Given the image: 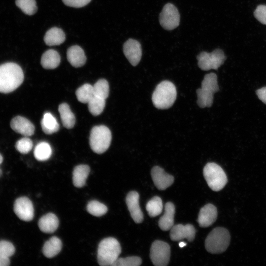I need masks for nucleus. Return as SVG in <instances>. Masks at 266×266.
Returning <instances> with one entry per match:
<instances>
[{
	"label": "nucleus",
	"mask_w": 266,
	"mask_h": 266,
	"mask_svg": "<svg viewBox=\"0 0 266 266\" xmlns=\"http://www.w3.org/2000/svg\"><path fill=\"white\" fill-rule=\"evenodd\" d=\"M21 67L14 63H7L0 66V92L10 93L18 88L24 80Z\"/></svg>",
	"instance_id": "1"
},
{
	"label": "nucleus",
	"mask_w": 266,
	"mask_h": 266,
	"mask_svg": "<svg viewBox=\"0 0 266 266\" xmlns=\"http://www.w3.org/2000/svg\"><path fill=\"white\" fill-rule=\"evenodd\" d=\"M176 89L174 85L167 80L160 83L156 87L152 96L154 105L158 109L170 107L176 98Z\"/></svg>",
	"instance_id": "2"
},
{
	"label": "nucleus",
	"mask_w": 266,
	"mask_h": 266,
	"mask_svg": "<svg viewBox=\"0 0 266 266\" xmlns=\"http://www.w3.org/2000/svg\"><path fill=\"white\" fill-rule=\"evenodd\" d=\"M121 252V245L116 239L107 237L102 239L98 248L97 258L99 264L101 266H111L118 258Z\"/></svg>",
	"instance_id": "3"
},
{
	"label": "nucleus",
	"mask_w": 266,
	"mask_h": 266,
	"mask_svg": "<svg viewBox=\"0 0 266 266\" xmlns=\"http://www.w3.org/2000/svg\"><path fill=\"white\" fill-rule=\"evenodd\" d=\"M217 76L212 72L206 74L201 82V87L197 89V103L201 108L212 106L214 94L219 91Z\"/></svg>",
	"instance_id": "4"
},
{
	"label": "nucleus",
	"mask_w": 266,
	"mask_h": 266,
	"mask_svg": "<svg viewBox=\"0 0 266 266\" xmlns=\"http://www.w3.org/2000/svg\"><path fill=\"white\" fill-rule=\"evenodd\" d=\"M231 236L225 228L217 227L208 234L205 241V247L207 252L212 254L224 252L228 248Z\"/></svg>",
	"instance_id": "5"
},
{
	"label": "nucleus",
	"mask_w": 266,
	"mask_h": 266,
	"mask_svg": "<svg viewBox=\"0 0 266 266\" xmlns=\"http://www.w3.org/2000/svg\"><path fill=\"white\" fill-rule=\"evenodd\" d=\"M111 133L105 126L94 127L90 132V146L96 153L102 154L109 148L111 141Z\"/></svg>",
	"instance_id": "6"
},
{
	"label": "nucleus",
	"mask_w": 266,
	"mask_h": 266,
	"mask_svg": "<svg viewBox=\"0 0 266 266\" xmlns=\"http://www.w3.org/2000/svg\"><path fill=\"white\" fill-rule=\"evenodd\" d=\"M203 173L208 186L214 191L221 190L227 183L226 174L216 163H207L203 168Z\"/></svg>",
	"instance_id": "7"
},
{
	"label": "nucleus",
	"mask_w": 266,
	"mask_h": 266,
	"mask_svg": "<svg viewBox=\"0 0 266 266\" xmlns=\"http://www.w3.org/2000/svg\"><path fill=\"white\" fill-rule=\"evenodd\" d=\"M199 67L203 70L217 69L226 59L224 52L216 49L211 53L201 52L197 57Z\"/></svg>",
	"instance_id": "8"
},
{
	"label": "nucleus",
	"mask_w": 266,
	"mask_h": 266,
	"mask_svg": "<svg viewBox=\"0 0 266 266\" xmlns=\"http://www.w3.org/2000/svg\"><path fill=\"white\" fill-rule=\"evenodd\" d=\"M170 247L168 244L161 241L155 240L150 248V258L156 266H166L169 262Z\"/></svg>",
	"instance_id": "9"
},
{
	"label": "nucleus",
	"mask_w": 266,
	"mask_h": 266,
	"mask_svg": "<svg viewBox=\"0 0 266 266\" xmlns=\"http://www.w3.org/2000/svg\"><path fill=\"white\" fill-rule=\"evenodd\" d=\"M159 21L165 30L169 31L177 28L180 23V15L177 8L170 3L165 5L160 14Z\"/></svg>",
	"instance_id": "10"
},
{
	"label": "nucleus",
	"mask_w": 266,
	"mask_h": 266,
	"mask_svg": "<svg viewBox=\"0 0 266 266\" xmlns=\"http://www.w3.org/2000/svg\"><path fill=\"white\" fill-rule=\"evenodd\" d=\"M14 211L21 220L25 221H31L34 216V209L32 202L25 197L19 198L15 200Z\"/></svg>",
	"instance_id": "11"
},
{
	"label": "nucleus",
	"mask_w": 266,
	"mask_h": 266,
	"mask_svg": "<svg viewBox=\"0 0 266 266\" xmlns=\"http://www.w3.org/2000/svg\"><path fill=\"white\" fill-rule=\"evenodd\" d=\"M123 52L131 64L135 66L141 60L142 56L141 44L137 40L130 38L123 45Z\"/></svg>",
	"instance_id": "12"
},
{
	"label": "nucleus",
	"mask_w": 266,
	"mask_h": 266,
	"mask_svg": "<svg viewBox=\"0 0 266 266\" xmlns=\"http://www.w3.org/2000/svg\"><path fill=\"white\" fill-rule=\"evenodd\" d=\"M196 230L191 224H177L173 225L170 231V237L173 241H180L187 239L192 241L195 236Z\"/></svg>",
	"instance_id": "13"
},
{
	"label": "nucleus",
	"mask_w": 266,
	"mask_h": 266,
	"mask_svg": "<svg viewBox=\"0 0 266 266\" xmlns=\"http://www.w3.org/2000/svg\"><path fill=\"white\" fill-rule=\"evenodd\" d=\"M139 196L136 191H131L127 195L126 202L132 219L136 223L143 220V214L139 204Z\"/></svg>",
	"instance_id": "14"
},
{
	"label": "nucleus",
	"mask_w": 266,
	"mask_h": 266,
	"mask_svg": "<svg viewBox=\"0 0 266 266\" xmlns=\"http://www.w3.org/2000/svg\"><path fill=\"white\" fill-rule=\"evenodd\" d=\"M151 174L155 185L159 190H164L173 183V176L166 173L159 166L152 168Z\"/></svg>",
	"instance_id": "15"
},
{
	"label": "nucleus",
	"mask_w": 266,
	"mask_h": 266,
	"mask_svg": "<svg viewBox=\"0 0 266 266\" xmlns=\"http://www.w3.org/2000/svg\"><path fill=\"white\" fill-rule=\"evenodd\" d=\"M216 207L211 203L205 205L200 209L198 221L201 227H208L213 224L217 217Z\"/></svg>",
	"instance_id": "16"
},
{
	"label": "nucleus",
	"mask_w": 266,
	"mask_h": 266,
	"mask_svg": "<svg viewBox=\"0 0 266 266\" xmlns=\"http://www.w3.org/2000/svg\"><path fill=\"white\" fill-rule=\"evenodd\" d=\"M10 126L13 130L25 136H31L34 133V127L27 118L18 116L11 121Z\"/></svg>",
	"instance_id": "17"
},
{
	"label": "nucleus",
	"mask_w": 266,
	"mask_h": 266,
	"mask_svg": "<svg viewBox=\"0 0 266 266\" xmlns=\"http://www.w3.org/2000/svg\"><path fill=\"white\" fill-rule=\"evenodd\" d=\"M66 56L68 62L75 67L83 66L86 62L83 50L78 45L70 47L67 50Z\"/></svg>",
	"instance_id": "18"
},
{
	"label": "nucleus",
	"mask_w": 266,
	"mask_h": 266,
	"mask_svg": "<svg viewBox=\"0 0 266 266\" xmlns=\"http://www.w3.org/2000/svg\"><path fill=\"white\" fill-rule=\"evenodd\" d=\"M175 206L171 202L166 203L165 205V212L160 218L158 224L160 229L164 231H168L174 225Z\"/></svg>",
	"instance_id": "19"
},
{
	"label": "nucleus",
	"mask_w": 266,
	"mask_h": 266,
	"mask_svg": "<svg viewBox=\"0 0 266 266\" xmlns=\"http://www.w3.org/2000/svg\"><path fill=\"white\" fill-rule=\"evenodd\" d=\"M59 223L57 217L53 213H49L40 218L38 225L41 232L52 233L57 229Z\"/></svg>",
	"instance_id": "20"
},
{
	"label": "nucleus",
	"mask_w": 266,
	"mask_h": 266,
	"mask_svg": "<svg viewBox=\"0 0 266 266\" xmlns=\"http://www.w3.org/2000/svg\"><path fill=\"white\" fill-rule=\"evenodd\" d=\"M66 39V36L63 31L58 28L53 27L46 33L44 41L48 46L59 45L63 43Z\"/></svg>",
	"instance_id": "21"
},
{
	"label": "nucleus",
	"mask_w": 266,
	"mask_h": 266,
	"mask_svg": "<svg viewBox=\"0 0 266 266\" xmlns=\"http://www.w3.org/2000/svg\"><path fill=\"white\" fill-rule=\"evenodd\" d=\"M61 62V57L57 51L49 49L45 51L41 58V65L45 69H54Z\"/></svg>",
	"instance_id": "22"
},
{
	"label": "nucleus",
	"mask_w": 266,
	"mask_h": 266,
	"mask_svg": "<svg viewBox=\"0 0 266 266\" xmlns=\"http://www.w3.org/2000/svg\"><path fill=\"white\" fill-rule=\"evenodd\" d=\"M90 170V167L86 165H80L74 167L72 173V181L74 186L80 188L85 185Z\"/></svg>",
	"instance_id": "23"
},
{
	"label": "nucleus",
	"mask_w": 266,
	"mask_h": 266,
	"mask_svg": "<svg viewBox=\"0 0 266 266\" xmlns=\"http://www.w3.org/2000/svg\"><path fill=\"white\" fill-rule=\"evenodd\" d=\"M62 247L61 240L57 236H52L44 243L42 252L45 257L51 258L61 251Z\"/></svg>",
	"instance_id": "24"
},
{
	"label": "nucleus",
	"mask_w": 266,
	"mask_h": 266,
	"mask_svg": "<svg viewBox=\"0 0 266 266\" xmlns=\"http://www.w3.org/2000/svg\"><path fill=\"white\" fill-rule=\"evenodd\" d=\"M58 110L63 126L67 129L72 128L75 123V117L66 103L60 104Z\"/></svg>",
	"instance_id": "25"
},
{
	"label": "nucleus",
	"mask_w": 266,
	"mask_h": 266,
	"mask_svg": "<svg viewBox=\"0 0 266 266\" xmlns=\"http://www.w3.org/2000/svg\"><path fill=\"white\" fill-rule=\"evenodd\" d=\"M42 131L47 134L57 132L59 129V125L56 119L50 113H45L41 121Z\"/></svg>",
	"instance_id": "26"
},
{
	"label": "nucleus",
	"mask_w": 266,
	"mask_h": 266,
	"mask_svg": "<svg viewBox=\"0 0 266 266\" xmlns=\"http://www.w3.org/2000/svg\"><path fill=\"white\" fill-rule=\"evenodd\" d=\"M33 154L34 157L38 161H46L51 156L52 149L50 144L47 142H41L35 147Z\"/></svg>",
	"instance_id": "27"
},
{
	"label": "nucleus",
	"mask_w": 266,
	"mask_h": 266,
	"mask_svg": "<svg viewBox=\"0 0 266 266\" xmlns=\"http://www.w3.org/2000/svg\"><path fill=\"white\" fill-rule=\"evenodd\" d=\"M163 208L162 200L158 196L152 198L147 202L146 205V210L151 217H154L160 214Z\"/></svg>",
	"instance_id": "28"
},
{
	"label": "nucleus",
	"mask_w": 266,
	"mask_h": 266,
	"mask_svg": "<svg viewBox=\"0 0 266 266\" xmlns=\"http://www.w3.org/2000/svg\"><path fill=\"white\" fill-rule=\"evenodd\" d=\"M77 100L82 103H87L94 96L93 87L89 84H85L76 91Z\"/></svg>",
	"instance_id": "29"
},
{
	"label": "nucleus",
	"mask_w": 266,
	"mask_h": 266,
	"mask_svg": "<svg viewBox=\"0 0 266 266\" xmlns=\"http://www.w3.org/2000/svg\"><path fill=\"white\" fill-rule=\"evenodd\" d=\"M105 105V100L94 96L88 102V109L94 116H98L103 111Z\"/></svg>",
	"instance_id": "30"
},
{
	"label": "nucleus",
	"mask_w": 266,
	"mask_h": 266,
	"mask_svg": "<svg viewBox=\"0 0 266 266\" xmlns=\"http://www.w3.org/2000/svg\"><path fill=\"white\" fill-rule=\"evenodd\" d=\"M93 87L94 96L104 100L108 97L109 88L108 83L105 79L99 80Z\"/></svg>",
	"instance_id": "31"
},
{
	"label": "nucleus",
	"mask_w": 266,
	"mask_h": 266,
	"mask_svg": "<svg viewBox=\"0 0 266 266\" xmlns=\"http://www.w3.org/2000/svg\"><path fill=\"white\" fill-rule=\"evenodd\" d=\"M87 210L91 215L100 217L104 215L107 211L106 205L97 200H91L87 205Z\"/></svg>",
	"instance_id": "32"
},
{
	"label": "nucleus",
	"mask_w": 266,
	"mask_h": 266,
	"mask_svg": "<svg viewBox=\"0 0 266 266\" xmlns=\"http://www.w3.org/2000/svg\"><path fill=\"white\" fill-rule=\"evenodd\" d=\"M16 5L26 14L32 15L37 10L35 0H16Z\"/></svg>",
	"instance_id": "33"
},
{
	"label": "nucleus",
	"mask_w": 266,
	"mask_h": 266,
	"mask_svg": "<svg viewBox=\"0 0 266 266\" xmlns=\"http://www.w3.org/2000/svg\"><path fill=\"white\" fill-rule=\"evenodd\" d=\"M142 263L141 258L137 256L118 258L111 266H138Z\"/></svg>",
	"instance_id": "34"
},
{
	"label": "nucleus",
	"mask_w": 266,
	"mask_h": 266,
	"mask_svg": "<svg viewBox=\"0 0 266 266\" xmlns=\"http://www.w3.org/2000/svg\"><path fill=\"white\" fill-rule=\"evenodd\" d=\"M33 141L27 137L20 139L15 144L16 149L22 154L29 153L33 148Z\"/></svg>",
	"instance_id": "35"
},
{
	"label": "nucleus",
	"mask_w": 266,
	"mask_h": 266,
	"mask_svg": "<svg viewBox=\"0 0 266 266\" xmlns=\"http://www.w3.org/2000/svg\"><path fill=\"white\" fill-rule=\"evenodd\" d=\"M15 251L14 245L6 240L0 241V256L9 258Z\"/></svg>",
	"instance_id": "36"
},
{
	"label": "nucleus",
	"mask_w": 266,
	"mask_h": 266,
	"mask_svg": "<svg viewBox=\"0 0 266 266\" xmlns=\"http://www.w3.org/2000/svg\"><path fill=\"white\" fill-rule=\"evenodd\" d=\"M254 15L260 23L266 25V5H259L254 12Z\"/></svg>",
	"instance_id": "37"
},
{
	"label": "nucleus",
	"mask_w": 266,
	"mask_h": 266,
	"mask_svg": "<svg viewBox=\"0 0 266 266\" xmlns=\"http://www.w3.org/2000/svg\"><path fill=\"white\" fill-rule=\"evenodd\" d=\"M91 0H62L63 2L67 6L79 8L88 4Z\"/></svg>",
	"instance_id": "38"
},
{
	"label": "nucleus",
	"mask_w": 266,
	"mask_h": 266,
	"mask_svg": "<svg viewBox=\"0 0 266 266\" xmlns=\"http://www.w3.org/2000/svg\"><path fill=\"white\" fill-rule=\"evenodd\" d=\"M256 93L259 99L263 102L266 104V87L257 90Z\"/></svg>",
	"instance_id": "39"
},
{
	"label": "nucleus",
	"mask_w": 266,
	"mask_h": 266,
	"mask_svg": "<svg viewBox=\"0 0 266 266\" xmlns=\"http://www.w3.org/2000/svg\"><path fill=\"white\" fill-rule=\"evenodd\" d=\"M9 264V258L0 256V266H7Z\"/></svg>",
	"instance_id": "40"
},
{
	"label": "nucleus",
	"mask_w": 266,
	"mask_h": 266,
	"mask_svg": "<svg viewBox=\"0 0 266 266\" xmlns=\"http://www.w3.org/2000/svg\"><path fill=\"white\" fill-rule=\"evenodd\" d=\"M179 245L180 247L182 248V247H183L185 246H186V243L185 242H184L181 241L179 243Z\"/></svg>",
	"instance_id": "41"
},
{
	"label": "nucleus",
	"mask_w": 266,
	"mask_h": 266,
	"mask_svg": "<svg viewBox=\"0 0 266 266\" xmlns=\"http://www.w3.org/2000/svg\"><path fill=\"white\" fill-rule=\"evenodd\" d=\"M3 161V158L1 154H0V164H1Z\"/></svg>",
	"instance_id": "42"
}]
</instances>
